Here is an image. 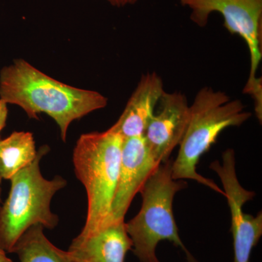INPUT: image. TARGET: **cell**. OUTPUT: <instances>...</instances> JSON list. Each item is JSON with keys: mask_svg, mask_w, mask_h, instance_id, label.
Segmentation results:
<instances>
[{"mask_svg": "<svg viewBox=\"0 0 262 262\" xmlns=\"http://www.w3.org/2000/svg\"><path fill=\"white\" fill-rule=\"evenodd\" d=\"M3 177H2L1 173H0V202H1V193H2V181H3Z\"/></svg>", "mask_w": 262, "mask_h": 262, "instance_id": "obj_17", "label": "cell"}, {"mask_svg": "<svg viewBox=\"0 0 262 262\" xmlns=\"http://www.w3.org/2000/svg\"><path fill=\"white\" fill-rule=\"evenodd\" d=\"M164 92L163 80L156 72L143 75L114 128L124 139L144 136Z\"/></svg>", "mask_w": 262, "mask_h": 262, "instance_id": "obj_11", "label": "cell"}, {"mask_svg": "<svg viewBox=\"0 0 262 262\" xmlns=\"http://www.w3.org/2000/svg\"><path fill=\"white\" fill-rule=\"evenodd\" d=\"M172 162L160 164L140 190L142 205L139 213L125 223L132 241V251L141 262H160L158 244L170 241L184 250L189 262L194 261L181 239L173 211L174 196L187 183L172 177Z\"/></svg>", "mask_w": 262, "mask_h": 262, "instance_id": "obj_5", "label": "cell"}, {"mask_svg": "<svg viewBox=\"0 0 262 262\" xmlns=\"http://www.w3.org/2000/svg\"><path fill=\"white\" fill-rule=\"evenodd\" d=\"M160 165L144 136L124 139L118 182L108 224L125 221L134 196Z\"/></svg>", "mask_w": 262, "mask_h": 262, "instance_id": "obj_8", "label": "cell"}, {"mask_svg": "<svg viewBox=\"0 0 262 262\" xmlns=\"http://www.w3.org/2000/svg\"><path fill=\"white\" fill-rule=\"evenodd\" d=\"M123 141L113 126L104 132L82 134L77 141L74 167L88 196L87 217L78 237H87L108 224L118 182Z\"/></svg>", "mask_w": 262, "mask_h": 262, "instance_id": "obj_3", "label": "cell"}, {"mask_svg": "<svg viewBox=\"0 0 262 262\" xmlns=\"http://www.w3.org/2000/svg\"><path fill=\"white\" fill-rule=\"evenodd\" d=\"M158 112L148 122L144 132L148 144L158 163H165L180 144L189 119V105L181 92H164Z\"/></svg>", "mask_w": 262, "mask_h": 262, "instance_id": "obj_9", "label": "cell"}, {"mask_svg": "<svg viewBox=\"0 0 262 262\" xmlns=\"http://www.w3.org/2000/svg\"><path fill=\"white\" fill-rule=\"evenodd\" d=\"M191 10L190 19L205 27L210 15L219 13L224 26L232 34L243 38L250 55V73L244 92L253 95L262 91L261 79L256 77L262 58V0H178Z\"/></svg>", "mask_w": 262, "mask_h": 262, "instance_id": "obj_6", "label": "cell"}, {"mask_svg": "<svg viewBox=\"0 0 262 262\" xmlns=\"http://www.w3.org/2000/svg\"><path fill=\"white\" fill-rule=\"evenodd\" d=\"M0 99L20 106L30 118L47 114L59 127L63 141L72 122L107 105L102 94L59 82L22 59L1 70Z\"/></svg>", "mask_w": 262, "mask_h": 262, "instance_id": "obj_1", "label": "cell"}, {"mask_svg": "<svg viewBox=\"0 0 262 262\" xmlns=\"http://www.w3.org/2000/svg\"><path fill=\"white\" fill-rule=\"evenodd\" d=\"M37 151L32 133L13 132L0 140V173L3 179H10L28 166L37 158Z\"/></svg>", "mask_w": 262, "mask_h": 262, "instance_id": "obj_13", "label": "cell"}, {"mask_svg": "<svg viewBox=\"0 0 262 262\" xmlns=\"http://www.w3.org/2000/svg\"><path fill=\"white\" fill-rule=\"evenodd\" d=\"M0 262H13L8 256L6 251L0 248Z\"/></svg>", "mask_w": 262, "mask_h": 262, "instance_id": "obj_16", "label": "cell"}, {"mask_svg": "<svg viewBox=\"0 0 262 262\" xmlns=\"http://www.w3.org/2000/svg\"><path fill=\"white\" fill-rule=\"evenodd\" d=\"M48 151V146H41L34 162L10 179L9 195L0 207V248L7 253H12L18 239L32 226L52 229L58 225L51 203L67 181L59 176L48 180L42 175L39 164Z\"/></svg>", "mask_w": 262, "mask_h": 262, "instance_id": "obj_4", "label": "cell"}, {"mask_svg": "<svg viewBox=\"0 0 262 262\" xmlns=\"http://www.w3.org/2000/svg\"><path fill=\"white\" fill-rule=\"evenodd\" d=\"M234 151L227 149L222 155V163L215 161L210 168L221 179L231 213V232L233 237L234 262H250L251 252L262 235V214H246L243 207L253 199L255 193L239 184L236 173Z\"/></svg>", "mask_w": 262, "mask_h": 262, "instance_id": "obj_7", "label": "cell"}, {"mask_svg": "<svg viewBox=\"0 0 262 262\" xmlns=\"http://www.w3.org/2000/svg\"><path fill=\"white\" fill-rule=\"evenodd\" d=\"M8 103L0 99V132L4 128L8 118Z\"/></svg>", "mask_w": 262, "mask_h": 262, "instance_id": "obj_14", "label": "cell"}, {"mask_svg": "<svg viewBox=\"0 0 262 262\" xmlns=\"http://www.w3.org/2000/svg\"><path fill=\"white\" fill-rule=\"evenodd\" d=\"M114 6L122 7L127 5H132L139 0H107Z\"/></svg>", "mask_w": 262, "mask_h": 262, "instance_id": "obj_15", "label": "cell"}, {"mask_svg": "<svg viewBox=\"0 0 262 262\" xmlns=\"http://www.w3.org/2000/svg\"><path fill=\"white\" fill-rule=\"evenodd\" d=\"M42 225L32 226L18 239L12 253L20 262H80L70 251L56 247L48 239Z\"/></svg>", "mask_w": 262, "mask_h": 262, "instance_id": "obj_12", "label": "cell"}, {"mask_svg": "<svg viewBox=\"0 0 262 262\" xmlns=\"http://www.w3.org/2000/svg\"><path fill=\"white\" fill-rule=\"evenodd\" d=\"M133 244L125 221L112 222L87 237L77 236L69 251L80 262H125Z\"/></svg>", "mask_w": 262, "mask_h": 262, "instance_id": "obj_10", "label": "cell"}, {"mask_svg": "<svg viewBox=\"0 0 262 262\" xmlns=\"http://www.w3.org/2000/svg\"><path fill=\"white\" fill-rule=\"evenodd\" d=\"M251 117V113L245 110L239 100H232L226 93L211 87L200 90L189 105L187 127L179 144L177 158L171 164L172 177L176 180L195 181L225 196V192L213 181L196 172V165L222 131L239 126Z\"/></svg>", "mask_w": 262, "mask_h": 262, "instance_id": "obj_2", "label": "cell"}]
</instances>
